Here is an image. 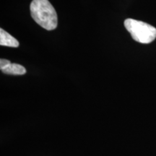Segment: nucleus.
Returning a JSON list of instances; mask_svg holds the SVG:
<instances>
[{
  "mask_svg": "<svg viewBox=\"0 0 156 156\" xmlns=\"http://www.w3.org/2000/svg\"><path fill=\"white\" fill-rule=\"evenodd\" d=\"M30 13L36 23L47 30H54L57 26V14L48 0H33Z\"/></svg>",
  "mask_w": 156,
  "mask_h": 156,
  "instance_id": "f257e3e1",
  "label": "nucleus"
},
{
  "mask_svg": "<svg viewBox=\"0 0 156 156\" xmlns=\"http://www.w3.org/2000/svg\"><path fill=\"white\" fill-rule=\"evenodd\" d=\"M0 45L9 46V47H18L19 42L16 40V38L1 28L0 29Z\"/></svg>",
  "mask_w": 156,
  "mask_h": 156,
  "instance_id": "20e7f679",
  "label": "nucleus"
},
{
  "mask_svg": "<svg viewBox=\"0 0 156 156\" xmlns=\"http://www.w3.org/2000/svg\"><path fill=\"white\" fill-rule=\"evenodd\" d=\"M124 26L132 38L140 44H150L156 38V28L142 21L126 19L124 21Z\"/></svg>",
  "mask_w": 156,
  "mask_h": 156,
  "instance_id": "f03ea898",
  "label": "nucleus"
},
{
  "mask_svg": "<svg viewBox=\"0 0 156 156\" xmlns=\"http://www.w3.org/2000/svg\"><path fill=\"white\" fill-rule=\"evenodd\" d=\"M0 69L3 73L12 75H23L26 73L23 66L18 64H12L10 61L5 58L0 60Z\"/></svg>",
  "mask_w": 156,
  "mask_h": 156,
  "instance_id": "7ed1b4c3",
  "label": "nucleus"
}]
</instances>
